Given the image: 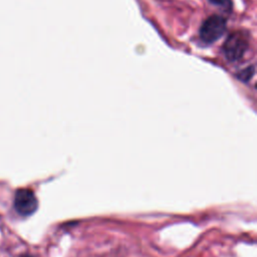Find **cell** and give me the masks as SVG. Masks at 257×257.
<instances>
[{"mask_svg":"<svg viewBox=\"0 0 257 257\" xmlns=\"http://www.w3.org/2000/svg\"><path fill=\"white\" fill-rule=\"evenodd\" d=\"M248 48L249 41L246 35L241 31H236L226 38L222 46V51L229 61L236 62L243 58Z\"/></svg>","mask_w":257,"mask_h":257,"instance_id":"6da1fadb","label":"cell"},{"mask_svg":"<svg viewBox=\"0 0 257 257\" xmlns=\"http://www.w3.org/2000/svg\"><path fill=\"white\" fill-rule=\"evenodd\" d=\"M226 19L220 15L208 17L200 27V38L206 44H211L221 38L226 31Z\"/></svg>","mask_w":257,"mask_h":257,"instance_id":"7a4b0ae2","label":"cell"},{"mask_svg":"<svg viewBox=\"0 0 257 257\" xmlns=\"http://www.w3.org/2000/svg\"><path fill=\"white\" fill-rule=\"evenodd\" d=\"M38 206L37 199L30 189H19L15 193L14 208L22 216L32 215Z\"/></svg>","mask_w":257,"mask_h":257,"instance_id":"3957f363","label":"cell"},{"mask_svg":"<svg viewBox=\"0 0 257 257\" xmlns=\"http://www.w3.org/2000/svg\"><path fill=\"white\" fill-rule=\"evenodd\" d=\"M254 66H249L244 68L243 70L239 71L237 74V77L242 81H248L251 79V77L254 75Z\"/></svg>","mask_w":257,"mask_h":257,"instance_id":"277c9868","label":"cell"},{"mask_svg":"<svg viewBox=\"0 0 257 257\" xmlns=\"http://www.w3.org/2000/svg\"><path fill=\"white\" fill-rule=\"evenodd\" d=\"M211 3H213L214 5L220 6L223 9H231L232 7V3L230 0H209Z\"/></svg>","mask_w":257,"mask_h":257,"instance_id":"5b68a950","label":"cell"},{"mask_svg":"<svg viewBox=\"0 0 257 257\" xmlns=\"http://www.w3.org/2000/svg\"><path fill=\"white\" fill-rule=\"evenodd\" d=\"M20 257H33V256H31V255H29V254H24V255H21Z\"/></svg>","mask_w":257,"mask_h":257,"instance_id":"8992f818","label":"cell"}]
</instances>
